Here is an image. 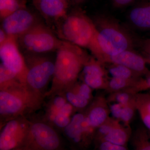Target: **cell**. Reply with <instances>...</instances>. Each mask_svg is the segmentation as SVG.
<instances>
[{
    "mask_svg": "<svg viewBox=\"0 0 150 150\" xmlns=\"http://www.w3.org/2000/svg\"><path fill=\"white\" fill-rule=\"evenodd\" d=\"M56 52L54 76L46 98L62 94L76 83L91 56L83 48L63 40Z\"/></svg>",
    "mask_w": 150,
    "mask_h": 150,
    "instance_id": "obj_1",
    "label": "cell"
},
{
    "mask_svg": "<svg viewBox=\"0 0 150 150\" xmlns=\"http://www.w3.org/2000/svg\"><path fill=\"white\" fill-rule=\"evenodd\" d=\"M97 31V41L101 54L114 56L126 50L137 49L139 38L114 17L98 14L92 18Z\"/></svg>",
    "mask_w": 150,
    "mask_h": 150,
    "instance_id": "obj_2",
    "label": "cell"
},
{
    "mask_svg": "<svg viewBox=\"0 0 150 150\" xmlns=\"http://www.w3.org/2000/svg\"><path fill=\"white\" fill-rule=\"evenodd\" d=\"M45 98L22 83L0 90V128L10 120L39 110Z\"/></svg>",
    "mask_w": 150,
    "mask_h": 150,
    "instance_id": "obj_3",
    "label": "cell"
},
{
    "mask_svg": "<svg viewBox=\"0 0 150 150\" xmlns=\"http://www.w3.org/2000/svg\"><path fill=\"white\" fill-rule=\"evenodd\" d=\"M55 29L59 39L87 48L91 53L98 46L93 22L80 7H73Z\"/></svg>",
    "mask_w": 150,
    "mask_h": 150,
    "instance_id": "obj_4",
    "label": "cell"
},
{
    "mask_svg": "<svg viewBox=\"0 0 150 150\" xmlns=\"http://www.w3.org/2000/svg\"><path fill=\"white\" fill-rule=\"evenodd\" d=\"M50 53L23 54L27 70L25 85L45 97L55 69L56 57Z\"/></svg>",
    "mask_w": 150,
    "mask_h": 150,
    "instance_id": "obj_5",
    "label": "cell"
},
{
    "mask_svg": "<svg viewBox=\"0 0 150 150\" xmlns=\"http://www.w3.org/2000/svg\"><path fill=\"white\" fill-rule=\"evenodd\" d=\"M17 40L23 54L52 53L57 51L62 42L43 21L18 38Z\"/></svg>",
    "mask_w": 150,
    "mask_h": 150,
    "instance_id": "obj_6",
    "label": "cell"
},
{
    "mask_svg": "<svg viewBox=\"0 0 150 150\" xmlns=\"http://www.w3.org/2000/svg\"><path fill=\"white\" fill-rule=\"evenodd\" d=\"M62 135L40 118L31 119L23 147L31 150H65L66 141Z\"/></svg>",
    "mask_w": 150,
    "mask_h": 150,
    "instance_id": "obj_7",
    "label": "cell"
},
{
    "mask_svg": "<svg viewBox=\"0 0 150 150\" xmlns=\"http://www.w3.org/2000/svg\"><path fill=\"white\" fill-rule=\"evenodd\" d=\"M96 131L90 125L84 110L73 115L62 134L72 149L87 150L93 143Z\"/></svg>",
    "mask_w": 150,
    "mask_h": 150,
    "instance_id": "obj_8",
    "label": "cell"
},
{
    "mask_svg": "<svg viewBox=\"0 0 150 150\" xmlns=\"http://www.w3.org/2000/svg\"><path fill=\"white\" fill-rule=\"evenodd\" d=\"M30 124V120L25 116L17 117L6 122L0 128V150L24 146Z\"/></svg>",
    "mask_w": 150,
    "mask_h": 150,
    "instance_id": "obj_9",
    "label": "cell"
},
{
    "mask_svg": "<svg viewBox=\"0 0 150 150\" xmlns=\"http://www.w3.org/2000/svg\"><path fill=\"white\" fill-rule=\"evenodd\" d=\"M41 21L38 15L25 7L1 20V28L9 36L17 38Z\"/></svg>",
    "mask_w": 150,
    "mask_h": 150,
    "instance_id": "obj_10",
    "label": "cell"
},
{
    "mask_svg": "<svg viewBox=\"0 0 150 150\" xmlns=\"http://www.w3.org/2000/svg\"><path fill=\"white\" fill-rule=\"evenodd\" d=\"M17 39L9 36L5 43L0 46L1 64L15 74L20 81L25 85L27 67Z\"/></svg>",
    "mask_w": 150,
    "mask_h": 150,
    "instance_id": "obj_11",
    "label": "cell"
},
{
    "mask_svg": "<svg viewBox=\"0 0 150 150\" xmlns=\"http://www.w3.org/2000/svg\"><path fill=\"white\" fill-rule=\"evenodd\" d=\"M102 64L121 65L131 69L142 77L150 74V70L144 58L136 49L123 51L114 56H108L101 54L96 58Z\"/></svg>",
    "mask_w": 150,
    "mask_h": 150,
    "instance_id": "obj_12",
    "label": "cell"
},
{
    "mask_svg": "<svg viewBox=\"0 0 150 150\" xmlns=\"http://www.w3.org/2000/svg\"><path fill=\"white\" fill-rule=\"evenodd\" d=\"M32 2L47 25L55 27L69 13L71 0H32Z\"/></svg>",
    "mask_w": 150,
    "mask_h": 150,
    "instance_id": "obj_13",
    "label": "cell"
},
{
    "mask_svg": "<svg viewBox=\"0 0 150 150\" xmlns=\"http://www.w3.org/2000/svg\"><path fill=\"white\" fill-rule=\"evenodd\" d=\"M127 20L129 29L150 31V0H137L128 12Z\"/></svg>",
    "mask_w": 150,
    "mask_h": 150,
    "instance_id": "obj_14",
    "label": "cell"
},
{
    "mask_svg": "<svg viewBox=\"0 0 150 150\" xmlns=\"http://www.w3.org/2000/svg\"><path fill=\"white\" fill-rule=\"evenodd\" d=\"M107 99L102 96L94 97L84 110L87 119L93 129H96L109 118L110 110Z\"/></svg>",
    "mask_w": 150,
    "mask_h": 150,
    "instance_id": "obj_15",
    "label": "cell"
},
{
    "mask_svg": "<svg viewBox=\"0 0 150 150\" xmlns=\"http://www.w3.org/2000/svg\"><path fill=\"white\" fill-rule=\"evenodd\" d=\"M76 112L72 105L67 102L63 107L44 111V114L40 118L51 124L62 134L63 129L69 123Z\"/></svg>",
    "mask_w": 150,
    "mask_h": 150,
    "instance_id": "obj_16",
    "label": "cell"
},
{
    "mask_svg": "<svg viewBox=\"0 0 150 150\" xmlns=\"http://www.w3.org/2000/svg\"><path fill=\"white\" fill-rule=\"evenodd\" d=\"M131 137L130 128L118 124L100 140V142H107L111 144L126 146Z\"/></svg>",
    "mask_w": 150,
    "mask_h": 150,
    "instance_id": "obj_17",
    "label": "cell"
},
{
    "mask_svg": "<svg viewBox=\"0 0 150 150\" xmlns=\"http://www.w3.org/2000/svg\"><path fill=\"white\" fill-rule=\"evenodd\" d=\"M108 74L111 77L121 78L125 79H138L143 77L131 69L121 65L116 64H104Z\"/></svg>",
    "mask_w": 150,
    "mask_h": 150,
    "instance_id": "obj_18",
    "label": "cell"
},
{
    "mask_svg": "<svg viewBox=\"0 0 150 150\" xmlns=\"http://www.w3.org/2000/svg\"><path fill=\"white\" fill-rule=\"evenodd\" d=\"M133 150H150V137L147 129L140 127L132 137Z\"/></svg>",
    "mask_w": 150,
    "mask_h": 150,
    "instance_id": "obj_19",
    "label": "cell"
},
{
    "mask_svg": "<svg viewBox=\"0 0 150 150\" xmlns=\"http://www.w3.org/2000/svg\"><path fill=\"white\" fill-rule=\"evenodd\" d=\"M62 94L64 95L67 101L72 105L76 112L85 110L91 102L81 96L71 87Z\"/></svg>",
    "mask_w": 150,
    "mask_h": 150,
    "instance_id": "obj_20",
    "label": "cell"
},
{
    "mask_svg": "<svg viewBox=\"0 0 150 150\" xmlns=\"http://www.w3.org/2000/svg\"><path fill=\"white\" fill-rule=\"evenodd\" d=\"M140 79H125L118 78H109L107 88L105 91L108 93H110L125 90L134 87Z\"/></svg>",
    "mask_w": 150,
    "mask_h": 150,
    "instance_id": "obj_21",
    "label": "cell"
},
{
    "mask_svg": "<svg viewBox=\"0 0 150 150\" xmlns=\"http://www.w3.org/2000/svg\"><path fill=\"white\" fill-rule=\"evenodd\" d=\"M25 7V0H0L1 20L19 9Z\"/></svg>",
    "mask_w": 150,
    "mask_h": 150,
    "instance_id": "obj_22",
    "label": "cell"
},
{
    "mask_svg": "<svg viewBox=\"0 0 150 150\" xmlns=\"http://www.w3.org/2000/svg\"><path fill=\"white\" fill-rule=\"evenodd\" d=\"M22 83L15 74L0 64V90L6 89Z\"/></svg>",
    "mask_w": 150,
    "mask_h": 150,
    "instance_id": "obj_23",
    "label": "cell"
},
{
    "mask_svg": "<svg viewBox=\"0 0 150 150\" xmlns=\"http://www.w3.org/2000/svg\"><path fill=\"white\" fill-rule=\"evenodd\" d=\"M109 77L80 74L79 79L92 89H103L107 88Z\"/></svg>",
    "mask_w": 150,
    "mask_h": 150,
    "instance_id": "obj_24",
    "label": "cell"
},
{
    "mask_svg": "<svg viewBox=\"0 0 150 150\" xmlns=\"http://www.w3.org/2000/svg\"><path fill=\"white\" fill-rule=\"evenodd\" d=\"M135 95L125 90L109 93L106 99L108 103H117L126 105L134 101Z\"/></svg>",
    "mask_w": 150,
    "mask_h": 150,
    "instance_id": "obj_25",
    "label": "cell"
},
{
    "mask_svg": "<svg viewBox=\"0 0 150 150\" xmlns=\"http://www.w3.org/2000/svg\"><path fill=\"white\" fill-rule=\"evenodd\" d=\"M120 123V121L118 120L109 117L104 123L96 129L95 135L94 143L99 142L112 129L117 126Z\"/></svg>",
    "mask_w": 150,
    "mask_h": 150,
    "instance_id": "obj_26",
    "label": "cell"
},
{
    "mask_svg": "<svg viewBox=\"0 0 150 150\" xmlns=\"http://www.w3.org/2000/svg\"><path fill=\"white\" fill-rule=\"evenodd\" d=\"M134 102L138 112L150 113V93L140 92L134 96Z\"/></svg>",
    "mask_w": 150,
    "mask_h": 150,
    "instance_id": "obj_27",
    "label": "cell"
},
{
    "mask_svg": "<svg viewBox=\"0 0 150 150\" xmlns=\"http://www.w3.org/2000/svg\"><path fill=\"white\" fill-rule=\"evenodd\" d=\"M137 110L134 99L129 104L123 105L121 112L120 121L123 123V125L130 128V123L134 118L135 111Z\"/></svg>",
    "mask_w": 150,
    "mask_h": 150,
    "instance_id": "obj_28",
    "label": "cell"
},
{
    "mask_svg": "<svg viewBox=\"0 0 150 150\" xmlns=\"http://www.w3.org/2000/svg\"><path fill=\"white\" fill-rule=\"evenodd\" d=\"M71 87L84 98L88 100L90 102L92 101L94 98L92 93L93 89L90 87L86 84L81 81L80 82L78 81L74 85Z\"/></svg>",
    "mask_w": 150,
    "mask_h": 150,
    "instance_id": "obj_29",
    "label": "cell"
},
{
    "mask_svg": "<svg viewBox=\"0 0 150 150\" xmlns=\"http://www.w3.org/2000/svg\"><path fill=\"white\" fill-rule=\"evenodd\" d=\"M126 90L134 94L150 90V74L141 78L134 87Z\"/></svg>",
    "mask_w": 150,
    "mask_h": 150,
    "instance_id": "obj_30",
    "label": "cell"
},
{
    "mask_svg": "<svg viewBox=\"0 0 150 150\" xmlns=\"http://www.w3.org/2000/svg\"><path fill=\"white\" fill-rule=\"evenodd\" d=\"M96 150H128L126 146L114 144L107 142H100L95 144Z\"/></svg>",
    "mask_w": 150,
    "mask_h": 150,
    "instance_id": "obj_31",
    "label": "cell"
},
{
    "mask_svg": "<svg viewBox=\"0 0 150 150\" xmlns=\"http://www.w3.org/2000/svg\"><path fill=\"white\" fill-rule=\"evenodd\" d=\"M109 107L112 118L120 121L123 105L119 103H110Z\"/></svg>",
    "mask_w": 150,
    "mask_h": 150,
    "instance_id": "obj_32",
    "label": "cell"
},
{
    "mask_svg": "<svg viewBox=\"0 0 150 150\" xmlns=\"http://www.w3.org/2000/svg\"><path fill=\"white\" fill-rule=\"evenodd\" d=\"M112 6L115 8L120 9L132 6L137 0H111Z\"/></svg>",
    "mask_w": 150,
    "mask_h": 150,
    "instance_id": "obj_33",
    "label": "cell"
},
{
    "mask_svg": "<svg viewBox=\"0 0 150 150\" xmlns=\"http://www.w3.org/2000/svg\"><path fill=\"white\" fill-rule=\"evenodd\" d=\"M139 113L145 128L150 132V113L143 112Z\"/></svg>",
    "mask_w": 150,
    "mask_h": 150,
    "instance_id": "obj_34",
    "label": "cell"
},
{
    "mask_svg": "<svg viewBox=\"0 0 150 150\" xmlns=\"http://www.w3.org/2000/svg\"><path fill=\"white\" fill-rule=\"evenodd\" d=\"M8 37L9 35L7 34L1 28V29H0V46L5 43L8 39Z\"/></svg>",
    "mask_w": 150,
    "mask_h": 150,
    "instance_id": "obj_35",
    "label": "cell"
},
{
    "mask_svg": "<svg viewBox=\"0 0 150 150\" xmlns=\"http://www.w3.org/2000/svg\"><path fill=\"white\" fill-rule=\"evenodd\" d=\"M86 0H71V6L73 7H79Z\"/></svg>",
    "mask_w": 150,
    "mask_h": 150,
    "instance_id": "obj_36",
    "label": "cell"
},
{
    "mask_svg": "<svg viewBox=\"0 0 150 150\" xmlns=\"http://www.w3.org/2000/svg\"><path fill=\"white\" fill-rule=\"evenodd\" d=\"M10 150H31L29 148L26 147H22L17 148V149H13Z\"/></svg>",
    "mask_w": 150,
    "mask_h": 150,
    "instance_id": "obj_37",
    "label": "cell"
},
{
    "mask_svg": "<svg viewBox=\"0 0 150 150\" xmlns=\"http://www.w3.org/2000/svg\"><path fill=\"white\" fill-rule=\"evenodd\" d=\"M65 150H66V149H65ZM70 150H74L72 149H71Z\"/></svg>",
    "mask_w": 150,
    "mask_h": 150,
    "instance_id": "obj_38",
    "label": "cell"
}]
</instances>
